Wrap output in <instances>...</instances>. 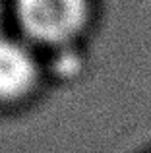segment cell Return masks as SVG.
I'll list each match as a JSON object with an SVG mask.
<instances>
[{
  "label": "cell",
  "instance_id": "3",
  "mask_svg": "<svg viewBox=\"0 0 151 153\" xmlns=\"http://www.w3.org/2000/svg\"><path fill=\"white\" fill-rule=\"evenodd\" d=\"M2 18H4V10H2V2H0V27H2Z\"/></svg>",
  "mask_w": 151,
  "mask_h": 153
},
{
  "label": "cell",
  "instance_id": "2",
  "mask_svg": "<svg viewBox=\"0 0 151 153\" xmlns=\"http://www.w3.org/2000/svg\"><path fill=\"white\" fill-rule=\"evenodd\" d=\"M37 82V64L27 47L0 35V101L21 99Z\"/></svg>",
  "mask_w": 151,
  "mask_h": 153
},
{
  "label": "cell",
  "instance_id": "1",
  "mask_svg": "<svg viewBox=\"0 0 151 153\" xmlns=\"http://www.w3.org/2000/svg\"><path fill=\"white\" fill-rule=\"evenodd\" d=\"M23 33L43 45H66L83 31L89 0H16Z\"/></svg>",
  "mask_w": 151,
  "mask_h": 153
}]
</instances>
